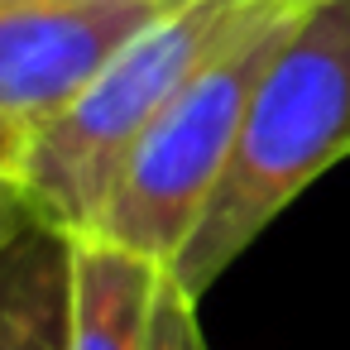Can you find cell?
Segmentation results:
<instances>
[{"mask_svg":"<svg viewBox=\"0 0 350 350\" xmlns=\"http://www.w3.org/2000/svg\"><path fill=\"white\" fill-rule=\"evenodd\" d=\"M302 5L307 0H264L197 68V77L130 149L92 235H106L163 269L178 264L235 159L254 87Z\"/></svg>","mask_w":350,"mask_h":350,"instance_id":"3","label":"cell"},{"mask_svg":"<svg viewBox=\"0 0 350 350\" xmlns=\"http://www.w3.org/2000/svg\"><path fill=\"white\" fill-rule=\"evenodd\" d=\"M0 350H68V235L44 221L0 250Z\"/></svg>","mask_w":350,"mask_h":350,"instance_id":"6","label":"cell"},{"mask_svg":"<svg viewBox=\"0 0 350 350\" xmlns=\"http://www.w3.org/2000/svg\"><path fill=\"white\" fill-rule=\"evenodd\" d=\"M10 5H183V0H0V10Z\"/></svg>","mask_w":350,"mask_h":350,"instance_id":"10","label":"cell"},{"mask_svg":"<svg viewBox=\"0 0 350 350\" xmlns=\"http://www.w3.org/2000/svg\"><path fill=\"white\" fill-rule=\"evenodd\" d=\"M340 159H350V0H307L254 87L202 226L173 264L178 283L202 297Z\"/></svg>","mask_w":350,"mask_h":350,"instance_id":"1","label":"cell"},{"mask_svg":"<svg viewBox=\"0 0 350 350\" xmlns=\"http://www.w3.org/2000/svg\"><path fill=\"white\" fill-rule=\"evenodd\" d=\"M163 273L106 235H68V350H149Z\"/></svg>","mask_w":350,"mask_h":350,"instance_id":"5","label":"cell"},{"mask_svg":"<svg viewBox=\"0 0 350 350\" xmlns=\"http://www.w3.org/2000/svg\"><path fill=\"white\" fill-rule=\"evenodd\" d=\"M149 350H206L202 317H197V297L178 283L173 269H168L163 283H159L154 326H149Z\"/></svg>","mask_w":350,"mask_h":350,"instance_id":"7","label":"cell"},{"mask_svg":"<svg viewBox=\"0 0 350 350\" xmlns=\"http://www.w3.org/2000/svg\"><path fill=\"white\" fill-rule=\"evenodd\" d=\"M259 5L264 0H183L144 25L63 116L25 139L15 178L34 216L63 235L92 230L139 135Z\"/></svg>","mask_w":350,"mask_h":350,"instance_id":"2","label":"cell"},{"mask_svg":"<svg viewBox=\"0 0 350 350\" xmlns=\"http://www.w3.org/2000/svg\"><path fill=\"white\" fill-rule=\"evenodd\" d=\"M29 226H39V216H34L20 178L15 173H0V250H10Z\"/></svg>","mask_w":350,"mask_h":350,"instance_id":"8","label":"cell"},{"mask_svg":"<svg viewBox=\"0 0 350 350\" xmlns=\"http://www.w3.org/2000/svg\"><path fill=\"white\" fill-rule=\"evenodd\" d=\"M173 5H10L0 10V116L25 135L63 116L101 68Z\"/></svg>","mask_w":350,"mask_h":350,"instance_id":"4","label":"cell"},{"mask_svg":"<svg viewBox=\"0 0 350 350\" xmlns=\"http://www.w3.org/2000/svg\"><path fill=\"white\" fill-rule=\"evenodd\" d=\"M25 139H29V135H25V130H20L15 120H5V116H0V173H15Z\"/></svg>","mask_w":350,"mask_h":350,"instance_id":"9","label":"cell"}]
</instances>
